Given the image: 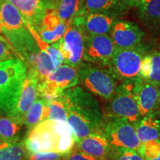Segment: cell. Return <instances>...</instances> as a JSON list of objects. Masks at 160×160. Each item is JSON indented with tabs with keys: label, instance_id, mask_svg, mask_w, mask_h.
<instances>
[{
	"label": "cell",
	"instance_id": "6da1fadb",
	"mask_svg": "<svg viewBox=\"0 0 160 160\" xmlns=\"http://www.w3.org/2000/svg\"><path fill=\"white\" fill-rule=\"evenodd\" d=\"M62 95L67 108V122L76 142L90 134H101L103 113L97 99L79 85L66 90Z\"/></svg>",
	"mask_w": 160,
	"mask_h": 160
},
{
	"label": "cell",
	"instance_id": "7a4b0ae2",
	"mask_svg": "<svg viewBox=\"0 0 160 160\" xmlns=\"http://www.w3.org/2000/svg\"><path fill=\"white\" fill-rule=\"evenodd\" d=\"M27 73V65L19 57L0 62V114L16 108Z\"/></svg>",
	"mask_w": 160,
	"mask_h": 160
},
{
	"label": "cell",
	"instance_id": "3957f363",
	"mask_svg": "<svg viewBox=\"0 0 160 160\" xmlns=\"http://www.w3.org/2000/svg\"><path fill=\"white\" fill-rule=\"evenodd\" d=\"M79 82L89 92L108 100L119 85V81L105 66L82 62L78 67Z\"/></svg>",
	"mask_w": 160,
	"mask_h": 160
},
{
	"label": "cell",
	"instance_id": "277c9868",
	"mask_svg": "<svg viewBox=\"0 0 160 160\" xmlns=\"http://www.w3.org/2000/svg\"><path fill=\"white\" fill-rule=\"evenodd\" d=\"M101 134L114 148L132 149L138 152L141 148L142 143L134 127L125 118L103 115Z\"/></svg>",
	"mask_w": 160,
	"mask_h": 160
},
{
	"label": "cell",
	"instance_id": "5b68a950",
	"mask_svg": "<svg viewBox=\"0 0 160 160\" xmlns=\"http://www.w3.org/2000/svg\"><path fill=\"white\" fill-rule=\"evenodd\" d=\"M147 53L141 44L129 48H116L107 67L121 82L139 77L142 59Z\"/></svg>",
	"mask_w": 160,
	"mask_h": 160
},
{
	"label": "cell",
	"instance_id": "8992f818",
	"mask_svg": "<svg viewBox=\"0 0 160 160\" xmlns=\"http://www.w3.org/2000/svg\"><path fill=\"white\" fill-rule=\"evenodd\" d=\"M79 83V69L68 64L60 65L37 86L38 97L49 101Z\"/></svg>",
	"mask_w": 160,
	"mask_h": 160
},
{
	"label": "cell",
	"instance_id": "52a82bcc",
	"mask_svg": "<svg viewBox=\"0 0 160 160\" xmlns=\"http://www.w3.org/2000/svg\"><path fill=\"white\" fill-rule=\"evenodd\" d=\"M133 79L119 84L115 93L105 106L103 115L125 118L132 125L139 121L141 117L132 93Z\"/></svg>",
	"mask_w": 160,
	"mask_h": 160
},
{
	"label": "cell",
	"instance_id": "ba28073f",
	"mask_svg": "<svg viewBox=\"0 0 160 160\" xmlns=\"http://www.w3.org/2000/svg\"><path fill=\"white\" fill-rule=\"evenodd\" d=\"M84 34L73 24H70L63 37L51 45L59 51L64 58V63L79 67L83 62Z\"/></svg>",
	"mask_w": 160,
	"mask_h": 160
},
{
	"label": "cell",
	"instance_id": "9c48e42d",
	"mask_svg": "<svg viewBox=\"0 0 160 160\" xmlns=\"http://www.w3.org/2000/svg\"><path fill=\"white\" fill-rule=\"evenodd\" d=\"M83 61L107 67L116 47L108 34L84 36Z\"/></svg>",
	"mask_w": 160,
	"mask_h": 160
},
{
	"label": "cell",
	"instance_id": "30bf717a",
	"mask_svg": "<svg viewBox=\"0 0 160 160\" xmlns=\"http://www.w3.org/2000/svg\"><path fill=\"white\" fill-rule=\"evenodd\" d=\"M132 93L134 96L141 117L151 114L157 109L160 86L145 81L138 77L133 80Z\"/></svg>",
	"mask_w": 160,
	"mask_h": 160
},
{
	"label": "cell",
	"instance_id": "8fae6325",
	"mask_svg": "<svg viewBox=\"0 0 160 160\" xmlns=\"http://www.w3.org/2000/svg\"><path fill=\"white\" fill-rule=\"evenodd\" d=\"M38 82L39 79L35 72L32 70H28L17 106L8 114L19 125L24 124L26 113L38 98Z\"/></svg>",
	"mask_w": 160,
	"mask_h": 160
},
{
	"label": "cell",
	"instance_id": "7c38bea8",
	"mask_svg": "<svg viewBox=\"0 0 160 160\" xmlns=\"http://www.w3.org/2000/svg\"><path fill=\"white\" fill-rule=\"evenodd\" d=\"M116 48H129L141 44L144 32L137 24L130 21H116L109 32Z\"/></svg>",
	"mask_w": 160,
	"mask_h": 160
},
{
	"label": "cell",
	"instance_id": "4fadbf2b",
	"mask_svg": "<svg viewBox=\"0 0 160 160\" xmlns=\"http://www.w3.org/2000/svg\"><path fill=\"white\" fill-rule=\"evenodd\" d=\"M19 10L26 22L37 30L48 11L55 8L57 0H8Z\"/></svg>",
	"mask_w": 160,
	"mask_h": 160
},
{
	"label": "cell",
	"instance_id": "5bb4252c",
	"mask_svg": "<svg viewBox=\"0 0 160 160\" xmlns=\"http://www.w3.org/2000/svg\"><path fill=\"white\" fill-rule=\"evenodd\" d=\"M116 22L115 18L102 13H81L72 24L82 32L84 36L108 34Z\"/></svg>",
	"mask_w": 160,
	"mask_h": 160
},
{
	"label": "cell",
	"instance_id": "9a60e30c",
	"mask_svg": "<svg viewBox=\"0 0 160 160\" xmlns=\"http://www.w3.org/2000/svg\"><path fill=\"white\" fill-rule=\"evenodd\" d=\"M74 148L100 160H108L111 146L103 135L94 133L76 142Z\"/></svg>",
	"mask_w": 160,
	"mask_h": 160
},
{
	"label": "cell",
	"instance_id": "2e32d148",
	"mask_svg": "<svg viewBox=\"0 0 160 160\" xmlns=\"http://www.w3.org/2000/svg\"><path fill=\"white\" fill-rule=\"evenodd\" d=\"M68 26V25L60 19L55 11H48L36 31L43 41L52 44L63 37Z\"/></svg>",
	"mask_w": 160,
	"mask_h": 160
},
{
	"label": "cell",
	"instance_id": "e0dca14e",
	"mask_svg": "<svg viewBox=\"0 0 160 160\" xmlns=\"http://www.w3.org/2000/svg\"><path fill=\"white\" fill-rule=\"evenodd\" d=\"M28 135L37 140L40 146V152H56L57 141L60 137L55 133L52 125V120L44 119L30 130Z\"/></svg>",
	"mask_w": 160,
	"mask_h": 160
},
{
	"label": "cell",
	"instance_id": "ac0fdd59",
	"mask_svg": "<svg viewBox=\"0 0 160 160\" xmlns=\"http://www.w3.org/2000/svg\"><path fill=\"white\" fill-rule=\"evenodd\" d=\"M133 127L142 144L160 138V111L157 109L151 114L141 117Z\"/></svg>",
	"mask_w": 160,
	"mask_h": 160
},
{
	"label": "cell",
	"instance_id": "d6986e66",
	"mask_svg": "<svg viewBox=\"0 0 160 160\" xmlns=\"http://www.w3.org/2000/svg\"><path fill=\"white\" fill-rule=\"evenodd\" d=\"M0 22L2 31H12L27 28V22L19 10L8 0H2L0 6Z\"/></svg>",
	"mask_w": 160,
	"mask_h": 160
},
{
	"label": "cell",
	"instance_id": "ffe728a7",
	"mask_svg": "<svg viewBox=\"0 0 160 160\" xmlns=\"http://www.w3.org/2000/svg\"><path fill=\"white\" fill-rule=\"evenodd\" d=\"M139 77L160 86V52L151 51L144 56L139 71Z\"/></svg>",
	"mask_w": 160,
	"mask_h": 160
},
{
	"label": "cell",
	"instance_id": "44dd1931",
	"mask_svg": "<svg viewBox=\"0 0 160 160\" xmlns=\"http://www.w3.org/2000/svg\"><path fill=\"white\" fill-rule=\"evenodd\" d=\"M83 2L84 0H57L53 11L62 21L70 25L82 13Z\"/></svg>",
	"mask_w": 160,
	"mask_h": 160
},
{
	"label": "cell",
	"instance_id": "7402d4cb",
	"mask_svg": "<svg viewBox=\"0 0 160 160\" xmlns=\"http://www.w3.org/2000/svg\"><path fill=\"white\" fill-rule=\"evenodd\" d=\"M29 153L19 138L0 144V160H28Z\"/></svg>",
	"mask_w": 160,
	"mask_h": 160
},
{
	"label": "cell",
	"instance_id": "603a6c76",
	"mask_svg": "<svg viewBox=\"0 0 160 160\" xmlns=\"http://www.w3.org/2000/svg\"><path fill=\"white\" fill-rule=\"evenodd\" d=\"M135 6L143 22L149 25H160V0H140Z\"/></svg>",
	"mask_w": 160,
	"mask_h": 160
},
{
	"label": "cell",
	"instance_id": "cb8c5ba5",
	"mask_svg": "<svg viewBox=\"0 0 160 160\" xmlns=\"http://www.w3.org/2000/svg\"><path fill=\"white\" fill-rule=\"evenodd\" d=\"M48 101L43 98L39 97L36 99L34 103L26 113L24 124L29 130L44 119H46L47 115Z\"/></svg>",
	"mask_w": 160,
	"mask_h": 160
},
{
	"label": "cell",
	"instance_id": "d4e9b609",
	"mask_svg": "<svg viewBox=\"0 0 160 160\" xmlns=\"http://www.w3.org/2000/svg\"><path fill=\"white\" fill-rule=\"evenodd\" d=\"M56 67L51 57L45 51L39 49L36 55L33 68L28 70H32L34 71L39 82H41L51 74L52 72L54 71Z\"/></svg>",
	"mask_w": 160,
	"mask_h": 160
},
{
	"label": "cell",
	"instance_id": "484cf974",
	"mask_svg": "<svg viewBox=\"0 0 160 160\" xmlns=\"http://www.w3.org/2000/svg\"><path fill=\"white\" fill-rule=\"evenodd\" d=\"M21 126L8 116H0V144L17 139Z\"/></svg>",
	"mask_w": 160,
	"mask_h": 160
},
{
	"label": "cell",
	"instance_id": "4316f807",
	"mask_svg": "<svg viewBox=\"0 0 160 160\" xmlns=\"http://www.w3.org/2000/svg\"><path fill=\"white\" fill-rule=\"evenodd\" d=\"M46 119L67 121V108L62 95L48 101Z\"/></svg>",
	"mask_w": 160,
	"mask_h": 160
},
{
	"label": "cell",
	"instance_id": "83f0119b",
	"mask_svg": "<svg viewBox=\"0 0 160 160\" xmlns=\"http://www.w3.org/2000/svg\"><path fill=\"white\" fill-rule=\"evenodd\" d=\"M27 28L29 30L31 35L33 36V39H35L39 48L45 51L46 53L51 57L56 68H57L59 67L60 65H62L64 63V58L62 57V55L61 54V53H60L56 48L53 47V46H52L51 45H50V44L43 41V40L41 39V37H39V34H38V33L35 30L34 28L32 27L31 25H28V24H27Z\"/></svg>",
	"mask_w": 160,
	"mask_h": 160
},
{
	"label": "cell",
	"instance_id": "f1b7e54d",
	"mask_svg": "<svg viewBox=\"0 0 160 160\" xmlns=\"http://www.w3.org/2000/svg\"><path fill=\"white\" fill-rule=\"evenodd\" d=\"M116 3L117 0H84L81 13H102L113 8Z\"/></svg>",
	"mask_w": 160,
	"mask_h": 160
},
{
	"label": "cell",
	"instance_id": "f546056e",
	"mask_svg": "<svg viewBox=\"0 0 160 160\" xmlns=\"http://www.w3.org/2000/svg\"><path fill=\"white\" fill-rule=\"evenodd\" d=\"M139 153L145 160H160V139H153L142 144Z\"/></svg>",
	"mask_w": 160,
	"mask_h": 160
},
{
	"label": "cell",
	"instance_id": "4dcf8cb0",
	"mask_svg": "<svg viewBox=\"0 0 160 160\" xmlns=\"http://www.w3.org/2000/svg\"><path fill=\"white\" fill-rule=\"evenodd\" d=\"M108 160H145L139 152L132 149L114 148L111 147Z\"/></svg>",
	"mask_w": 160,
	"mask_h": 160
},
{
	"label": "cell",
	"instance_id": "1f68e13d",
	"mask_svg": "<svg viewBox=\"0 0 160 160\" xmlns=\"http://www.w3.org/2000/svg\"><path fill=\"white\" fill-rule=\"evenodd\" d=\"M13 57H18L12 48L11 44L6 38L0 36V62Z\"/></svg>",
	"mask_w": 160,
	"mask_h": 160
},
{
	"label": "cell",
	"instance_id": "d6a6232c",
	"mask_svg": "<svg viewBox=\"0 0 160 160\" xmlns=\"http://www.w3.org/2000/svg\"><path fill=\"white\" fill-rule=\"evenodd\" d=\"M65 157L56 152H38L29 154L28 160H63Z\"/></svg>",
	"mask_w": 160,
	"mask_h": 160
},
{
	"label": "cell",
	"instance_id": "836d02e7",
	"mask_svg": "<svg viewBox=\"0 0 160 160\" xmlns=\"http://www.w3.org/2000/svg\"><path fill=\"white\" fill-rule=\"evenodd\" d=\"M64 160H100L97 158L92 157L91 155L83 153V152L78 151L75 150L72 151L71 153L67 155L64 158Z\"/></svg>",
	"mask_w": 160,
	"mask_h": 160
},
{
	"label": "cell",
	"instance_id": "e575fe53",
	"mask_svg": "<svg viewBox=\"0 0 160 160\" xmlns=\"http://www.w3.org/2000/svg\"><path fill=\"white\" fill-rule=\"evenodd\" d=\"M125 1L130 5H135L137 2H139L140 0H125Z\"/></svg>",
	"mask_w": 160,
	"mask_h": 160
},
{
	"label": "cell",
	"instance_id": "d590c367",
	"mask_svg": "<svg viewBox=\"0 0 160 160\" xmlns=\"http://www.w3.org/2000/svg\"><path fill=\"white\" fill-rule=\"evenodd\" d=\"M157 109L160 111V96H159V102H158V105H157Z\"/></svg>",
	"mask_w": 160,
	"mask_h": 160
},
{
	"label": "cell",
	"instance_id": "8d00e7d4",
	"mask_svg": "<svg viewBox=\"0 0 160 160\" xmlns=\"http://www.w3.org/2000/svg\"><path fill=\"white\" fill-rule=\"evenodd\" d=\"M2 33V26L1 25V22H0V33Z\"/></svg>",
	"mask_w": 160,
	"mask_h": 160
},
{
	"label": "cell",
	"instance_id": "74e56055",
	"mask_svg": "<svg viewBox=\"0 0 160 160\" xmlns=\"http://www.w3.org/2000/svg\"><path fill=\"white\" fill-rule=\"evenodd\" d=\"M158 51L160 52V42L159 43V45H158Z\"/></svg>",
	"mask_w": 160,
	"mask_h": 160
},
{
	"label": "cell",
	"instance_id": "f35d334b",
	"mask_svg": "<svg viewBox=\"0 0 160 160\" xmlns=\"http://www.w3.org/2000/svg\"><path fill=\"white\" fill-rule=\"evenodd\" d=\"M2 0H0V6H1V3H2Z\"/></svg>",
	"mask_w": 160,
	"mask_h": 160
}]
</instances>
